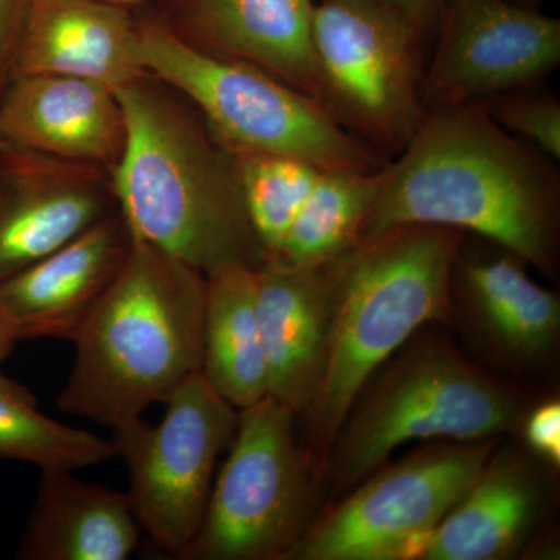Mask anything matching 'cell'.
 <instances>
[{
	"instance_id": "obj_1",
	"label": "cell",
	"mask_w": 560,
	"mask_h": 560,
	"mask_svg": "<svg viewBox=\"0 0 560 560\" xmlns=\"http://www.w3.org/2000/svg\"><path fill=\"white\" fill-rule=\"evenodd\" d=\"M552 162L478 105L427 110L410 142L386 162L361 238L408 224L470 231L551 270L559 231Z\"/></svg>"
},
{
	"instance_id": "obj_2",
	"label": "cell",
	"mask_w": 560,
	"mask_h": 560,
	"mask_svg": "<svg viewBox=\"0 0 560 560\" xmlns=\"http://www.w3.org/2000/svg\"><path fill=\"white\" fill-rule=\"evenodd\" d=\"M114 91L127 138L110 183L132 237L205 276L235 265L260 268L265 253L234 153L198 109L149 73Z\"/></svg>"
},
{
	"instance_id": "obj_3",
	"label": "cell",
	"mask_w": 560,
	"mask_h": 560,
	"mask_svg": "<svg viewBox=\"0 0 560 560\" xmlns=\"http://www.w3.org/2000/svg\"><path fill=\"white\" fill-rule=\"evenodd\" d=\"M206 276L132 237L130 256L73 340L58 408L117 429L201 372Z\"/></svg>"
},
{
	"instance_id": "obj_4",
	"label": "cell",
	"mask_w": 560,
	"mask_h": 560,
	"mask_svg": "<svg viewBox=\"0 0 560 560\" xmlns=\"http://www.w3.org/2000/svg\"><path fill=\"white\" fill-rule=\"evenodd\" d=\"M464 232L390 228L329 264L334 312L329 359L307 418L312 460L326 456L361 389L412 335L451 311Z\"/></svg>"
},
{
	"instance_id": "obj_5",
	"label": "cell",
	"mask_w": 560,
	"mask_h": 560,
	"mask_svg": "<svg viewBox=\"0 0 560 560\" xmlns=\"http://www.w3.org/2000/svg\"><path fill=\"white\" fill-rule=\"evenodd\" d=\"M138 54L143 72L183 94L232 153L287 154L320 171L386 164L312 95L254 66L195 49L149 7L138 10Z\"/></svg>"
},
{
	"instance_id": "obj_6",
	"label": "cell",
	"mask_w": 560,
	"mask_h": 560,
	"mask_svg": "<svg viewBox=\"0 0 560 560\" xmlns=\"http://www.w3.org/2000/svg\"><path fill=\"white\" fill-rule=\"evenodd\" d=\"M521 400L506 386L442 342L401 353L361 389L331 442L337 489L355 488L401 445L493 440L521 419Z\"/></svg>"
},
{
	"instance_id": "obj_7",
	"label": "cell",
	"mask_w": 560,
	"mask_h": 560,
	"mask_svg": "<svg viewBox=\"0 0 560 560\" xmlns=\"http://www.w3.org/2000/svg\"><path fill=\"white\" fill-rule=\"evenodd\" d=\"M294 415L271 396L238 411L237 429L197 536L178 559H283L308 528L315 466Z\"/></svg>"
},
{
	"instance_id": "obj_8",
	"label": "cell",
	"mask_w": 560,
	"mask_h": 560,
	"mask_svg": "<svg viewBox=\"0 0 560 560\" xmlns=\"http://www.w3.org/2000/svg\"><path fill=\"white\" fill-rule=\"evenodd\" d=\"M313 43L324 105L383 156L399 154L425 116L418 31L378 0H318Z\"/></svg>"
},
{
	"instance_id": "obj_9",
	"label": "cell",
	"mask_w": 560,
	"mask_h": 560,
	"mask_svg": "<svg viewBox=\"0 0 560 560\" xmlns=\"http://www.w3.org/2000/svg\"><path fill=\"white\" fill-rule=\"evenodd\" d=\"M156 425L142 418L113 430L114 452L128 470L127 497L140 529L178 559L200 529L217 463L237 429L238 410L191 375Z\"/></svg>"
},
{
	"instance_id": "obj_10",
	"label": "cell",
	"mask_w": 560,
	"mask_h": 560,
	"mask_svg": "<svg viewBox=\"0 0 560 560\" xmlns=\"http://www.w3.org/2000/svg\"><path fill=\"white\" fill-rule=\"evenodd\" d=\"M490 442L440 445L375 470L308 526L283 559L422 558L433 530L485 469Z\"/></svg>"
},
{
	"instance_id": "obj_11",
	"label": "cell",
	"mask_w": 560,
	"mask_h": 560,
	"mask_svg": "<svg viewBox=\"0 0 560 560\" xmlns=\"http://www.w3.org/2000/svg\"><path fill=\"white\" fill-rule=\"evenodd\" d=\"M423 68V109L537 86L560 62V21L512 0H445Z\"/></svg>"
},
{
	"instance_id": "obj_12",
	"label": "cell",
	"mask_w": 560,
	"mask_h": 560,
	"mask_svg": "<svg viewBox=\"0 0 560 560\" xmlns=\"http://www.w3.org/2000/svg\"><path fill=\"white\" fill-rule=\"evenodd\" d=\"M116 210L108 168L7 142L0 149V283Z\"/></svg>"
},
{
	"instance_id": "obj_13",
	"label": "cell",
	"mask_w": 560,
	"mask_h": 560,
	"mask_svg": "<svg viewBox=\"0 0 560 560\" xmlns=\"http://www.w3.org/2000/svg\"><path fill=\"white\" fill-rule=\"evenodd\" d=\"M149 9L195 49L265 70L324 105L316 0H153Z\"/></svg>"
},
{
	"instance_id": "obj_14",
	"label": "cell",
	"mask_w": 560,
	"mask_h": 560,
	"mask_svg": "<svg viewBox=\"0 0 560 560\" xmlns=\"http://www.w3.org/2000/svg\"><path fill=\"white\" fill-rule=\"evenodd\" d=\"M132 235L119 209L0 283V308L18 342H72L119 278Z\"/></svg>"
},
{
	"instance_id": "obj_15",
	"label": "cell",
	"mask_w": 560,
	"mask_h": 560,
	"mask_svg": "<svg viewBox=\"0 0 560 560\" xmlns=\"http://www.w3.org/2000/svg\"><path fill=\"white\" fill-rule=\"evenodd\" d=\"M7 142L113 171L127 138L124 109L113 88L77 77L16 75L0 95Z\"/></svg>"
},
{
	"instance_id": "obj_16",
	"label": "cell",
	"mask_w": 560,
	"mask_h": 560,
	"mask_svg": "<svg viewBox=\"0 0 560 560\" xmlns=\"http://www.w3.org/2000/svg\"><path fill=\"white\" fill-rule=\"evenodd\" d=\"M256 289L268 396L307 420L329 359V265L302 268L265 261L256 270Z\"/></svg>"
},
{
	"instance_id": "obj_17",
	"label": "cell",
	"mask_w": 560,
	"mask_h": 560,
	"mask_svg": "<svg viewBox=\"0 0 560 560\" xmlns=\"http://www.w3.org/2000/svg\"><path fill=\"white\" fill-rule=\"evenodd\" d=\"M51 73L117 90L145 75L138 11L102 0H36L18 49L16 75Z\"/></svg>"
},
{
	"instance_id": "obj_18",
	"label": "cell",
	"mask_w": 560,
	"mask_h": 560,
	"mask_svg": "<svg viewBox=\"0 0 560 560\" xmlns=\"http://www.w3.org/2000/svg\"><path fill=\"white\" fill-rule=\"evenodd\" d=\"M75 470L43 469L20 560H127L142 529L127 493L77 478Z\"/></svg>"
},
{
	"instance_id": "obj_19",
	"label": "cell",
	"mask_w": 560,
	"mask_h": 560,
	"mask_svg": "<svg viewBox=\"0 0 560 560\" xmlns=\"http://www.w3.org/2000/svg\"><path fill=\"white\" fill-rule=\"evenodd\" d=\"M540 508V488L525 460H488L474 485L431 534L425 560H497L517 551Z\"/></svg>"
},
{
	"instance_id": "obj_20",
	"label": "cell",
	"mask_w": 560,
	"mask_h": 560,
	"mask_svg": "<svg viewBox=\"0 0 560 560\" xmlns=\"http://www.w3.org/2000/svg\"><path fill=\"white\" fill-rule=\"evenodd\" d=\"M256 270L235 265L206 276L201 374L238 411L268 396Z\"/></svg>"
},
{
	"instance_id": "obj_21",
	"label": "cell",
	"mask_w": 560,
	"mask_h": 560,
	"mask_svg": "<svg viewBox=\"0 0 560 560\" xmlns=\"http://www.w3.org/2000/svg\"><path fill=\"white\" fill-rule=\"evenodd\" d=\"M504 253L470 260L458 254L455 272L489 337L504 352L533 359L547 352L558 337L559 300L529 278L523 260Z\"/></svg>"
},
{
	"instance_id": "obj_22",
	"label": "cell",
	"mask_w": 560,
	"mask_h": 560,
	"mask_svg": "<svg viewBox=\"0 0 560 560\" xmlns=\"http://www.w3.org/2000/svg\"><path fill=\"white\" fill-rule=\"evenodd\" d=\"M383 168L385 165L372 172H320L278 257L268 261L320 268L340 259L361 241L381 194Z\"/></svg>"
},
{
	"instance_id": "obj_23",
	"label": "cell",
	"mask_w": 560,
	"mask_h": 560,
	"mask_svg": "<svg viewBox=\"0 0 560 560\" xmlns=\"http://www.w3.org/2000/svg\"><path fill=\"white\" fill-rule=\"evenodd\" d=\"M116 458L113 442L38 410L27 386L0 371V459L43 469L83 470Z\"/></svg>"
},
{
	"instance_id": "obj_24",
	"label": "cell",
	"mask_w": 560,
	"mask_h": 560,
	"mask_svg": "<svg viewBox=\"0 0 560 560\" xmlns=\"http://www.w3.org/2000/svg\"><path fill=\"white\" fill-rule=\"evenodd\" d=\"M234 158L243 201L265 261L276 259L323 171L287 154L241 151Z\"/></svg>"
},
{
	"instance_id": "obj_25",
	"label": "cell",
	"mask_w": 560,
	"mask_h": 560,
	"mask_svg": "<svg viewBox=\"0 0 560 560\" xmlns=\"http://www.w3.org/2000/svg\"><path fill=\"white\" fill-rule=\"evenodd\" d=\"M534 88L504 92L475 105L515 138L525 140L552 161L560 158V103Z\"/></svg>"
},
{
	"instance_id": "obj_26",
	"label": "cell",
	"mask_w": 560,
	"mask_h": 560,
	"mask_svg": "<svg viewBox=\"0 0 560 560\" xmlns=\"http://www.w3.org/2000/svg\"><path fill=\"white\" fill-rule=\"evenodd\" d=\"M36 0H0V95L14 79L18 49Z\"/></svg>"
},
{
	"instance_id": "obj_27",
	"label": "cell",
	"mask_w": 560,
	"mask_h": 560,
	"mask_svg": "<svg viewBox=\"0 0 560 560\" xmlns=\"http://www.w3.org/2000/svg\"><path fill=\"white\" fill-rule=\"evenodd\" d=\"M525 440L534 452L539 453L551 464L560 460V405L552 400L540 405L526 419Z\"/></svg>"
},
{
	"instance_id": "obj_28",
	"label": "cell",
	"mask_w": 560,
	"mask_h": 560,
	"mask_svg": "<svg viewBox=\"0 0 560 560\" xmlns=\"http://www.w3.org/2000/svg\"><path fill=\"white\" fill-rule=\"evenodd\" d=\"M378 2L400 13L425 43V39L434 36L436 32L445 0H378Z\"/></svg>"
},
{
	"instance_id": "obj_29",
	"label": "cell",
	"mask_w": 560,
	"mask_h": 560,
	"mask_svg": "<svg viewBox=\"0 0 560 560\" xmlns=\"http://www.w3.org/2000/svg\"><path fill=\"white\" fill-rule=\"evenodd\" d=\"M16 345L18 340L14 337L13 330H11L9 319H7L5 313L0 308V363L9 359Z\"/></svg>"
},
{
	"instance_id": "obj_30",
	"label": "cell",
	"mask_w": 560,
	"mask_h": 560,
	"mask_svg": "<svg viewBox=\"0 0 560 560\" xmlns=\"http://www.w3.org/2000/svg\"><path fill=\"white\" fill-rule=\"evenodd\" d=\"M102 2L110 3V5L121 7V9L138 11L149 7L153 0H102Z\"/></svg>"
},
{
	"instance_id": "obj_31",
	"label": "cell",
	"mask_w": 560,
	"mask_h": 560,
	"mask_svg": "<svg viewBox=\"0 0 560 560\" xmlns=\"http://www.w3.org/2000/svg\"><path fill=\"white\" fill-rule=\"evenodd\" d=\"M512 2L521 3V5L530 7V9H539L541 0H512Z\"/></svg>"
},
{
	"instance_id": "obj_32",
	"label": "cell",
	"mask_w": 560,
	"mask_h": 560,
	"mask_svg": "<svg viewBox=\"0 0 560 560\" xmlns=\"http://www.w3.org/2000/svg\"><path fill=\"white\" fill-rule=\"evenodd\" d=\"M7 145V140L3 138L2 128H0V149H3V147Z\"/></svg>"
}]
</instances>
